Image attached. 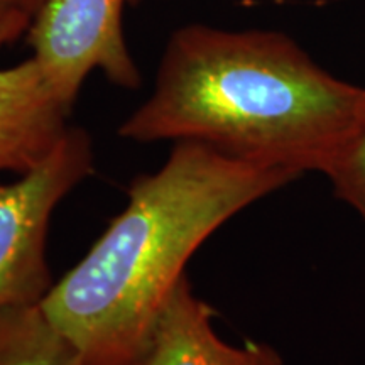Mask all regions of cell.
<instances>
[{"mask_svg": "<svg viewBox=\"0 0 365 365\" xmlns=\"http://www.w3.org/2000/svg\"><path fill=\"white\" fill-rule=\"evenodd\" d=\"M364 98L365 86L333 76L281 31L193 22L173 31L153 90L117 132L303 176L323 173Z\"/></svg>", "mask_w": 365, "mask_h": 365, "instance_id": "1", "label": "cell"}, {"mask_svg": "<svg viewBox=\"0 0 365 365\" xmlns=\"http://www.w3.org/2000/svg\"><path fill=\"white\" fill-rule=\"evenodd\" d=\"M299 178L175 143L159 171L132 181L125 208L54 282L44 312L85 365H144L154 322L191 255L232 217Z\"/></svg>", "mask_w": 365, "mask_h": 365, "instance_id": "2", "label": "cell"}, {"mask_svg": "<svg viewBox=\"0 0 365 365\" xmlns=\"http://www.w3.org/2000/svg\"><path fill=\"white\" fill-rule=\"evenodd\" d=\"M91 171V137L70 125L34 170L0 182V312L41 303L51 291L46 261L49 220L56 205Z\"/></svg>", "mask_w": 365, "mask_h": 365, "instance_id": "3", "label": "cell"}, {"mask_svg": "<svg viewBox=\"0 0 365 365\" xmlns=\"http://www.w3.org/2000/svg\"><path fill=\"white\" fill-rule=\"evenodd\" d=\"M140 0H44L31 19L27 43L59 98L73 108L93 71L137 90L139 66L127 46L124 9Z\"/></svg>", "mask_w": 365, "mask_h": 365, "instance_id": "4", "label": "cell"}, {"mask_svg": "<svg viewBox=\"0 0 365 365\" xmlns=\"http://www.w3.org/2000/svg\"><path fill=\"white\" fill-rule=\"evenodd\" d=\"M71 108L31 56L0 68V173L34 170L68 130Z\"/></svg>", "mask_w": 365, "mask_h": 365, "instance_id": "5", "label": "cell"}, {"mask_svg": "<svg viewBox=\"0 0 365 365\" xmlns=\"http://www.w3.org/2000/svg\"><path fill=\"white\" fill-rule=\"evenodd\" d=\"M213 318V308L182 276L154 322L144 365H284L267 344H227L217 335Z\"/></svg>", "mask_w": 365, "mask_h": 365, "instance_id": "6", "label": "cell"}, {"mask_svg": "<svg viewBox=\"0 0 365 365\" xmlns=\"http://www.w3.org/2000/svg\"><path fill=\"white\" fill-rule=\"evenodd\" d=\"M0 365H85V360L36 303L0 312Z\"/></svg>", "mask_w": 365, "mask_h": 365, "instance_id": "7", "label": "cell"}, {"mask_svg": "<svg viewBox=\"0 0 365 365\" xmlns=\"http://www.w3.org/2000/svg\"><path fill=\"white\" fill-rule=\"evenodd\" d=\"M322 175L330 181L333 195L365 223V98L354 125L333 150Z\"/></svg>", "mask_w": 365, "mask_h": 365, "instance_id": "8", "label": "cell"}, {"mask_svg": "<svg viewBox=\"0 0 365 365\" xmlns=\"http://www.w3.org/2000/svg\"><path fill=\"white\" fill-rule=\"evenodd\" d=\"M31 19L24 0H0V48L26 34Z\"/></svg>", "mask_w": 365, "mask_h": 365, "instance_id": "9", "label": "cell"}, {"mask_svg": "<svg viewBox=\"0 0 365 365\" xmlns=\"http://www.w3.org/2000/svg\"><path fill=\"white\" fill-rule=\"evenodd\" d=\"M44 0H24V6L27 9V12H29V16L33 17L36 11L41 7V4H43Z\"/></svg>", "mask_w": 365, "mask_h": 365, "instance_id": "10", "label": "cell"}]
</instances>
